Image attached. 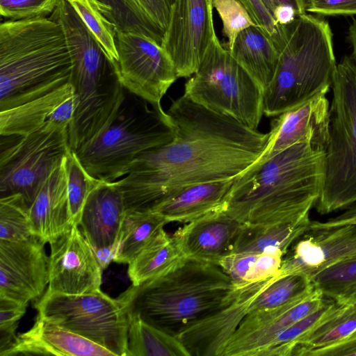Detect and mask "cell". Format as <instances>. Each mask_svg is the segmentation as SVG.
Returning <instances> with one entry per match:
<instances>
[{
	"label": "cell",
	"instance_id": "6",
	"mask_svg": "<svg viewBox=\"0 0 356 356\" xmlns=\"http://www.w3.org/2000/svg\"><path fill=\"white\" fill-rule=\"evenodd\" d=\"M176 125L161 103L124 88L123 99L107 125L76 154L93 177L113 181L127 174L140 154L171 141Z\"/></svg>",
	"mask_w": 356,
	"mask_h": 356
},
{
	"label": "cell",
	"instance_id": "25",
	"mask_svg": "<svg viewBox=\"0 0 356 356\" xmlns=\"http://www.w3.org/2000/svg\"><path fill=\"white\" fill-rule=\"evenodd\" d=\"M229 52L264 92L274 77L278 62L271 38L258 26H250L239 33Z\"/></svg>",
	"mask_w": 356,
	"mask_h": 356
},
{
	"label": "cell",
	"instance_id": "37",
	"mask_svg": "<svg viewBox=\"0 0 356 356\" xmlns=\"http://www.w3.org/2000/svg\"><path fill=\"white\" fill-rule=\"evenodd\" d=\"M67 1L100 43L114 65L118 60L114 26L99 10L95 0Z\"/></svg>",
	"mask_w": 356,
	"mask_h": 356
},
{
	"label": "cell",
	"instance_id": "43",
	"mask_svg": "<svg viewBox=\"0 0 356 356\" xmlns=\"http://www.w3.org/2000/svg\"><path fill=\"white\" fill-rule=\"evenodd\" d=\"M245 7L254 24L271 38L277 25L273 16L262 0H238Z\"/></svg>",
	"mask_w": 356,
	"mask_h": 356
},
{
	"label": "cell",
	"instance_id": "40",
	"mask_svg": "<svg viewBox=\"0 0 356 356\" xmlns=\"http://www.w3.org/2000/svg\"><path fill=\"white\" fill-rule=\"evenodd\" d=\"M284 254L279 249H270L259 254L245 277V284L260 282L277 275Z\"/></svg>",
	"mask_w": 356,
	"mask_h": 356
},
{
	"label": "cell",
	"instance_id": "32",
	"mask_svg": "<svg viewBox=\"0 0 356 356\" xmlns=\"http://www.w3.org/2000/svg\"><path fill=\"white\" fill-rule=\"evenodd\" d=\"M344 302L327 298L315 312L283 330L271 340L258 356H291L297 341L321 322L337 312Z\"/></svg>",
	"mask_w": 356,
	"mask_h": 356
},
{
	"label": "cell",
	"instance_id": "34",
	"mask_svg": "<svg viewBox=\"0 0 356 356\" xmlns=\"http://www.w3.org/2000/svg\"><path fill=\"white\" fill-rule=\"evenodd\" d=\"M309 278L300 275L277 277L253 302L250 311L257 312L286 305L314 290Z\"/></svg>",
	"mask_w": 356,
	"mask_h": 356
},
{
	"label": "cell",
	"instance_id": "36",
	"mask_svg": "<svg viewBox=\"0 0 356 356\" xmlns=\"http://www.w3.org/2000/svg\"><path fill=\"white\" fill-rule=\"evenodd\" d=\"M65 169L71 215L74 224L78 225L86 201L100 179L88 173L71 149L65 157Z\"/></svg>",
	"mask_w": 356,
	"mask_h": 356
},
{
	"label": "cell",
	"instance_id": "15",
	"mask_svg": "<svg viewBox=\"0 0 356 356\" xmlns=\"http://www.w3.org/2000/svg\"><path fill=\"white\" fill-rule=\"evenodd\" d=\"M36 236L0 239V296L22 303L38 300L49 284V256Z\"/></svg>",
	"mask_w": 356,
	"mask_h": 356
},
{
	"label": "cell",
	"instance_id": "3",
	"mask_svg": "<svg viewBox=\"0 0 356 356\" xmlns=\"http://www.w3.org/2000/svg\"><path fill=\"white\" fill-rule=\"evenodd\" d=\"M236 288L218 265L186 259L162 276L131 284L117 300L128 316L177 337L224 305Z\"/></svg>",
	"mask_w": 356,
	"mask_h": 356
},
{
	"label": "cell",
	"instance_id": "33",
	"mask_svg": "<svg viewBox=\"0 0 356 356\" xmlns=\"http://www.w3.org/2000/svg\"><path fill=\"white\" fill-rule=\"evenodd\" d=\"M310 280L326 298L343 302L356 290V258L331 264Z\"/></svg>",
	"mask_w": 356,
	"mask_h": 356
},
{
	"label": "cell",
	"instance_id": "13",
	"mask_svg": "<svg viewBox=\"0 0 356 356\" xmlns=\"http://www.w3.org/2000/svg\"><path fill=\"white\" fill-rule=\"evenodd\" d=\"M50 246L45 292L79 295L101 289L103 269L78 225H73Z\"/></svg>",
	"mask_w": 356,
	"mask_h": 356
},
{
	"label": "cell",
	"instance_id": "31",
	"mask_svg": "<svg viewBox=\"0 0 356 356\" xmlns=\"http://www.w3.org/2000/svg\"><path fill=\"white\" fill-rule=\"evenodd\" d=\"M128 318L127 356H191L177 337L138 316Z\"/></svg>",
	"mask_w": 356,
	"mask_h": 356
},
{
	"label": "cell",
	"instance_id": "9",
	"mask_svg": "<svg viewBox=\"0 0 356 356\" xmlns=\"http://www.w3.org/2000/svg\"><path fill=\"white\" fill-rule=\"evenodd\" d=\"M38 315L112 352L127 356L129 318L118 300L101 289L83 294L44 293Z\"/></svg>",
	"mask_w": 356,
	"mask_h": 356
},
{
	"label": "cell",
	"instance_id": "50",
	"mask_svg": "<svg viewBox=\"0 0 356 356\" xmlns=\"http://www.w3.org/2000/svg\"><path fill=\"white\" fill-rule=\"evenodd\" d=\"M273 16L277 24L285 25L292 22L298 15L291 6H280L275 8Z\"/></svg>",
	"mask_w": 356,
	"mask_h": 356
},
{
	"label": "cell",
	"instance_id": "18",
	"mask_svg": "<svg viewBox=\"0 0 356 356\" xmlns=\"http://www.w3.org/2000/svg\"><path fill=\"white\" fill-rule=\"evenodd\" d=\"M325 92L288 110L270 122L266 145L259 157L268 159L297 144H308L321 150L329 138L330 105Z\"/></svg>",
	"mask_w": 356,
	"mask_h": 356
},
{
	"label": "cell",
	"instance_id": "10",
	"mask_svg": "<svg viewBox=\"0 0 356 356\" xmlns=\"http://www.w3.org/2000/svg\"><path fill=\"white\" fill-rule=\"evenodd\" d=\"M68 129L45 122L40 129L15 141L0 153V197L20 194L29 207L40 186L70 149Z\"/></svg>",
	"mask_w": 356,
	"mask_h": 356
},
{
	"label": "cell",
	"instance_id": "14",
	"mask_svg": "<svg viewBox=\"0 0 356 356\" xmlns=\"http://www.w3.org/2000/svg\"><path fill=\"white\" fill-rule=\"evenodd\" d=\"M280 276V271L268 279L236 288L224 305L180 333L177 337L191 356H222L253 302Z\"/></svg>",
	"mask_w": 356,
	"mask_h": 356
},
{
	"label": "cell",
	"instance_id": "48",
	"mask_svg": "<svg viewBox=\"0 0 356 356\" xmlns=\"http://www.w3.org/2000/svg\"><path fill=\"white\" fill-rule=\"evenodd\" d=\"M17 326L18 322L10 325H0V355L7 350L16 340Z\"/></svg>",
	"mask_w": 356,
	"mask_h": 356
},
{
	"label": "cell",
	"instance_id": "5",
	"mask_svg": "<svg viewBox=\"0 0 356 356\" xmlns=\"http://www.w3.org/2000/svg\"><path fill=\"white\" fill-rule=\"evenodd\" d=\"M274 77L263 92L264 115L275 117L332 88L337 67L332 33L325 19L305 13L277 25Z\"/></svg>",
	"mask_w": 356,
	"mask_h": 356
},
{
	"label": "cell",
	"instance_id": "27",
	"mask_svg": "<svg viewBox=\"0 0 356 356\" xmlns=\"http://www.w3.org/2000/svg\"><path fill=\"white\" fill-rule=\"evenodd\" d=\"M74 94L69 83L40 97L0 111L1 136H21L40 129L55 107Z\"/></svg>",
	"mask_w": 356,
	"mask_h": 356
},
{
	"label": "cell",
	"instance_id": "19",
	"mask_svg": "<svg viewBox=\"0 0 356 356\" xmlns=\"http://www.w3.org/2000/svg\"><path fill=\"white\" fill-rule=\"evenodd\" d=\"M241 225L219 209L185 223L172 236L186 259L218 265L232 252Z\"/></svg>",
	"mask_w": 356,
	"mask_h": 356
},
{
	"label": "cell",
	"instance_id": "4",
	"mask_svg": "<svg viewBox=\"0 0 356 356\" xmlns=\"http://www.w3.org/2000/svg\"><path fill=\"white\" fill-rule=\"evenodd\" d=\"M72 60L63 28L50 17L0 24V111L69 83Z\"/></svg>",
	"mask_w": 356,
	"mask_h": 356
},
{
	"label": "cell",
	"instance_id": "11",
	"mask_svg": "<svg viewBox=\"0 0 356 356\" xmlns=\"http://www.w3.org/2000/svg\"><path fill=\"white\" fill-rule=\"evenodd\" d=\"M118 61L113 65L123 87L152 103H161L178 79L161 45L138 33L116 31Z\"/></svg>",
	"mask_w": 356,
	"mask_h": 356
},
{
	"label": "cell",
	"instance_id": "52",
	"mask_svg": "<svg viewBox=\"0 0 356 356\" xmlns=\"http://www.w3.org/2000/svg\"><path fill=\"white\" fill-rule=\"evenodd\" d=\"M347 38L353 48V52L350 56L356 65V19L353 22L348 29Z\"/></svg>",
	"mask_w": 356,
	"mask_h": 356
},
{
	"label": "cell",
	"instance_id": "49",
	"mask_svg": "<svg viewBox=\"0 0 356 356\" xmlns=\"http://www.w3.org/2000/svg\"><path fill=\"white\" fill-rule=\"evenodd\" d=\"M273 15L276 8L280 6H291L297 12L298 15L306 13L304 0H262ZM274 18V17H273Z\"/></svg>",
	"mask_w": 356,
	"mask_h": 356
},
{
	"label": "cell",
	"instance_id": "46",
	"mask_svg": "<svg viewBox=\"0 0 356 356\" xmlns=\"http://www.w3.org/2000/svg\"><path fill=\"white\" fill-rule=\"evenodd\" d=\"M356 356V330L335 345L315 352L313 356Z\"/></svg>",
	"mask_w": 356,
	"mask_h": 356
},
{
	"label": "cell",
	"instance_id": "12",
	"mask_svg": "<svg viewBox=\"0 0 356 356\" xmlns=\"http://www.w3.org/2000/svg\"><path fill=\"white\" fill-rule=\"evenodd\" d=\"M213 0H174L161 47L178 78L191 76L216 35Z\"/></svg>",
	"mask_w": 356,
	"mask_h": 356
},
{
	"label": "cell",
	"instance_id": "45",
	"mask_svg": "<svg viewBox=\"0 0 356 356\" xmlns=\"http://www.w3.org/2000/svg\"><path fill=\"white\" fill-rule=\"evenodd\" d=\"M28 305L0 296V325L17 323L26 313Z\"/></svg>",
	"mask_w": 356,
	"mask_h": 356
},
{
	"label": "cell",
	"instance_id": "47",
	"mask_svg": "<svg viewBox=\"0 0 356 356\" xmlns=\"http://www.w3.org/2000/svg\"><path fill=\"white\" fill-rule=\"evenodd\" d=\"M346 224H356V203L345 209L340 215L325 222L312 221L311 227H330Z\"/></svg>",
	"mask_w": 356,
	"mask_h": 356
},
{
	"label": "cell",
	"instance_id": "41",
	"mask_svg": "<svg viewBox=\"0 0 356 356\" xmlns=\"http://www.w3.org/2000/svg\"><path fill=\"white\" fill-rule=\"evenodd\" d=\"M259 254L232 252L222 257L218 266L229 277L234 286L240 288L248 284L245 282V277Z\"/></svg>",
	"mask_w": 356,
	"mask_h": 356
},
{
	"label": "cell",
	"instance_id": "21",
	"mask_svg": "<svg viewBox=\"0 0 356 356\" xmlns=\"http://www.w3.org/2000/svg\"><path fill=\"white\" fill-rule=\"evenodd\" d=\"M29 214L33 235L46 243H51L74 225L68 197L65 158L40 186L29 207Z\"/></svg>",
	"mask_w": 356,
	"mask_h": 356
},
{
	"label": "cell",
	"instance_id": "26",
	"mask_svg": "<svg viewBox=\"0 0 356 356\" xmlns=\"http://www.w3.org/2000/svg\"><path fill=\"white\" fill-rule=\"evenodd\" d=\"M309 217L289 223L242 224L232 252L261 253L279 249L287 253L293 244L310 228Z\"/></svg>",
	"mask_w": 356,
	"mask_h": 356
},
{
	"label": "cell",
	"instance_id": "30",
	"mask_svg": "<svg viewBox=\"0 0 356 356\" xmlns=\"http://www.w3.org/2000/svg\"><path fill=\"white\" fill-rule=\"evenodd\" d=\"M356 330V305L344 303L296 343L291 355L313 356L318 350L341 341Z\"/></svg>",
	"mask_w": 356,
	"mask_h": 356
},
{
	"label": "cell",
	"instance_id": "38",
	"mask_svg": "<svg viewBox=\"0 0 356 356\" xmlns=\"http://www.w3.org/2000/svg\"><path fill=\"white\" fill-rule=\"evenodd\" d=\"M213 6L219 15L223 33L227 38V49L231 51L239 33L257 26L238 0H213Z\"/></svg>",
	"mask_w": 356,
	"mask_h": 356
},
{
	"label": "cell",
	"instance_id": "1",
	"mask_svg": "<svg viewBox=\"0 0 356 356\" xmlns=\"http://www.w3.org/2000/svg\"><path fill=\"white\" fill-rule=\"evenodd\" d=\"M174 138L138 155L117 180L125 211H150L186 186L234 179L262 154L268 133L212 111L183 94L167 111Z\"/></svg>",
	"mask_w": 356,
	"mask_h": 356
},
{
	"label": "cell",
	"instance_id": "51",
	"mask_svg": "<svg viewBox=\"0 0 356 356\" xmlns=\"http://www.w3.org/2000/svg\"><path fill=\"white\" fill-rule=\"evenodd\" d=\"M118 249V243L115 245L100 249H94L97 260L103 269L106 268L113 261Z\"/></svg>",
	"mask_w": 356,
	"mask_h": 356
},
{
	"label": "cell",
	"instance_id": "16",
	"mask_svg": "<svg viewBox=\"0 0 356 356\" xmlns=\"http://www.w3.org/2000/svg\"><path fill=\"white\" fill-rule=\"evenodd\" d=\"M326 300L314 289L283 306L249 312L227 342L222 356H258L276 334L315 312Z\"/></svg>",
	"mask_w": 356,
	"mask_h": 356
},
{
	"label": "cell",
	"instance_id": "22",
	"mask_svg": "<svg viewBox=\"0 0 356 356\" xmlns=\"http://www.w3.org/2000/svg\"><path fill=\"white\" fill-rule=\"evenodd\" d=\"M19 355L115 356L106 348L37 315L33 325L17 335L0 356Z\"/></svg>",
	"mask_w": 356,
	"mask_h": 356
},
{
	"label": "cell",
	"instance_id": "44",
	"mask_svg": "<svg viewBox=\"0 0 356 356\" xmlns=\"http://www.w3.org/2000/svg\"><path fill=\"white\" fill-rule=\"evenodd\" d=\"M78 105L75 93L60 103L48 116L46 122L56 127L68 129Z\"/></svg>",
	"mask_w": 356,
	"mask_h": 356
},
{
	"label": "cell",
	"instance_id": "35",
	"mask_svg": "<svg viewBox=\"0 0 356 356\" xmlns=\"http://www.w3.org/2000/svg\"><path fill=\"white\" fill-rule=\"evenodd\" d=\"M33 235L29 206L20 194L0 197V239L22 241Z\"/></svg>",
	"mask_w": 356,
	"mask_h": 356
},
{
	"label": "cell",
	"instance_id": "2",
	"mask_svg": "<svg viewBox=\"0 0 356 356\" xmlns=\"http://www.w3.org/2000/svg\"><path fill=\"white\" fill-rule=\"evenodd\" d=\"M325 151L294 145L258 158L234 179L221 210L241 224L289 223L309 217L321 192Z\"/></svg>",
	"mask_w": 356,
	"mask_h": 356
},
{
	"label": "cell",
	"instance_id": "7",
	"mask_svg": "<svg viewBox=\"0 0 356 356\" xmlns=\"http://www.w3.org/2000/svg\"><path fill=\"white\" fill-rule=\"evenodd\" d=\"M332 89L325 174L315 205L322 215L356 203V65L351 56L337 64Z\"/></svg>",
	"mask_w": 356,
	"mask_h": 356
},
{
	"label": "cell",
	"instance_id": "53",
	"mask_svg": "<svg viewBox=\"0 0 356 356\" xmlns=\"http://www.w3.org/2000/svg\"><path fill=\"white\" fill-rule=\"evenodd\" d=\"M341 302L356 305V290Z\"/></svg>",
	"mask_w": 356,
	"mask_h": 356
},
{
	"label": "cell",
	"instance_id": "24",
	"mask_svg": "<svg viewBox=\"0 0 356 356\" xmlns=\"http://www.w3.org/2000/svg\"><path fill=\"white\" fill-rule=\"evenodd\" d=\"M234 179L186 186L167 197L150 211L163 217L168 223L189 222L221 209Z\"/></svg>",
	"mask_w": 356,
	"mask_h": 356
},
{
	"label": "cell",
	"instance_id": "28",
	"mask_svg": "<svg viewBox=\"0 0 356 356\" xmlns=\"http://www.w3.org/2000/svg\"><path fill=\"white\" fill-rule=\"evenodd\" d=\"M186 260L172 236L163 229L129 264L128 275L131 284L137 286L172 271Z\"/></svg>",
	"mask_w": 356,
	"mask_h": 356
},
{
	"label": "cell",
	"instance_id": "23",
	"mask_svg": "<svg viewBox=\"0 0 356 356\" xmlns=\"http://www.w3.org/2000/svg\"><path fill=\"white\" fill-rule=\"evenodd\" d=\"M174 0H95L116 31L145 35L161 45Z\"/></svg>",
	"mask_w": 356,
	"mask_h": 356
},
{
	"label": "cell",
	"instance_id": "42",
	"mask_svg": "<svg viewBox=\"0 0 356 356\" xmlns=\"http://www.w3.org/2000/svg\"><path fill=\"white\" fill-rule=\"evenodd\" d=\"M306 12L319 15H356V0H304Z\"/></svg>",
	"mask_w": 356,
	"mask_h": 356
},
{
	"label": "cell",
	"instance_id": "39",
	"mask_svg": "<svg viewBox=\"0 0 356 356\" xmlns=\"http://www.w3.org/2000/svg\"><path fill=\"white\" fill-rule=\"evenodd\" d=\"M60 0H0V14L8 20L49 17Z\"/></svg>",
	"mask_w": 356,
	"mask_h": 356
},
{
	"label": "cell",
	"instance_id": "8",
	"mask_svg": "<svg viewBox=\"0 0 356 356\" xmlns=\"http://www.w3.org/2000/svg\"><path fill=\"white\" fill-rule=\"evenodd\" d=\"M184 95L194 102L257 129L262 115L263 91L213 36Z\"/></svg>",
	"mask_w": 356,
	"mask_h": 356
},
{
	"label": "cell",
	"instance_id": "20",
	"mask_svg": "<svg viewBox=\"0 0 356 356\" xmlns=\"http://www.w3.org/2000/svg\"><path fill=\"white\" fill-rule=\"evenodd\" d=\"M125 204L118 181L100 180L83 206L79 227L94 249L117 243Z\"/></svg>",
	"mask_w": 356,
	"mask_h": 356
},
{
	"label": "cell",
	"instance_id": "29",
	"mask_svg": "<svg viewBox=\"0 0 356 356\" xmlns=\"http://www.w3.org/2000/svg\"><path fill=\"white\" fill-rule=\"evenodd\" d=\"M168 222L151 211L126 210L114 262L129 264Z\"/></svg>",
	"mask_w": 356,
	"mask_h": 356
},
{
	"label": "cell",
	"instance_id": "17",
	"mask_svg": "<svg viewBox=\"0 0 356 356\" xmlns=\"http://www.w3.org/2000/svg\"><path fill=\"white\" fill-rule=\"evenodd\" d=\"M355 258L356 224L310 227L284 255L280 273L310 279L331 264Z\"/></svg>",
	"mask_w": 356,
	"mask_h": 356
}]
</instances>
